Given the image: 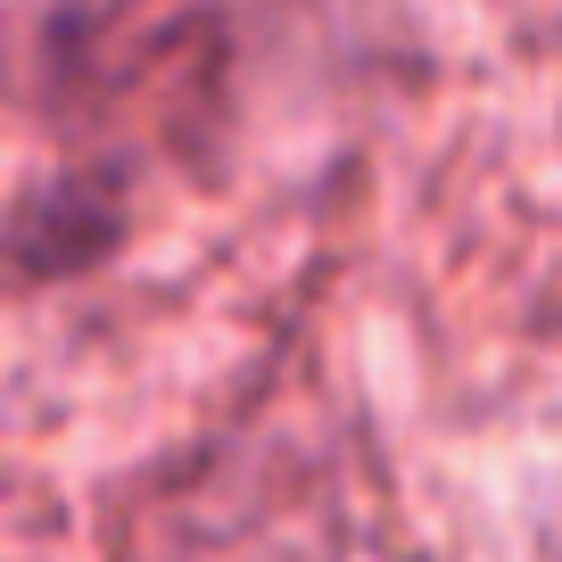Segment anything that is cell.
<instances>
[{"label":"cell","mask_w":562,"mask_h":562,"mask_svg":"<svg viewBox=\"0 0 562 562\" xmlns=\"http://www.w3.org/2000/svg\"><path fill=\"white\" fill-rule=\"evenodd\" d=\"M133 232V166L67 149L0 207V273L9 281H83Z\"/></svg>","instance_id":"6da1fadb"}]
</instances>
